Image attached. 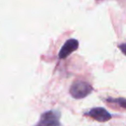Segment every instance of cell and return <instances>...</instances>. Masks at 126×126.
<instances>
[{
  "label": "cell",
  "mask_w": 126,
  "mask_h": 126,
  "mask_svg": "<svg viewBox=\"0 0 126 126\" xmlns=\"http://www.w3.org/2000/svg\"><path fill=\"white\" fill-rule=\"evenodd\" d=\"M79 47V42L75 39H69L62 46L59 53L60 59H65L74 51H75Z\"/></svg>",
  "instance_id": "277c9868"
},
{
  "label": "cell",
  "mask_w": 126,
  "mask_h": 126,
  "mask_svg": "<svg viewBox=\"0 0 126 126\" xmlns=\"http://www.w3.org/2000/svg\"><path fill=\"white\" fill-rule=\"evenodd\" d=\"M86 115L93 117L98 122H106L111 118V115L105 109L102 108V107H97V108L92 109L87 113H86Z\"/></svg>",
  "instance_id": "3957f363"
},
{
  "label": "cell",
  "mask_w": 126,
  "mask_h": 126,
  "mask_svg": "<svg viewBox=\"0 0 126 126\" xmlns=\"http://www.w3.org/2000/svg\"><path fill=\"white\" fill-rule=\"evenodd\" d=\"M93 92V87L85 81L78 80L74 82L70 87V93L74 98H83Z\"/></svg>",
  "instance_id": "6da1fadb"
},
{
  "label": "cell",
  "mask_w": 126,
  "mask_h": 126,
  "mask_svg": "<svg viewBox=\"0 0 126 126\" xmlns=\"http://www.w3.org/2000/svg\"><path fill=\"white\" fill-rule=\"evenodd\" d=\"M36 126H61L60 123V113L55 110H49L42 114Z\"/></svg>",
  "instance_id": "7a4b0ae2"
}]
</instances>
